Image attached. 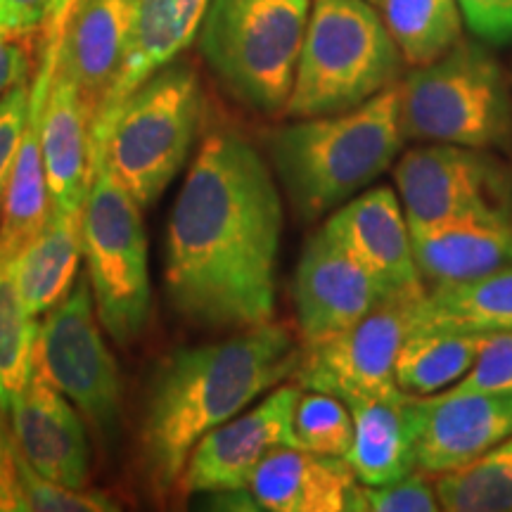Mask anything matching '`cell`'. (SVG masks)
Instances as JSON below:
<instances>
[{
	"instance_id": "1",
	"label": "cell",
	"mask_w": 512,
	"mask_h": 512,
	"mask_svg": "<svg viewBox=\"0 0 512 512\" xmlns=\"http://www.w3.org/2000/svg\"><path fill=\"white\" fill-rule=\"evenodd\" d=\"M283 197L259 150L233 128L202 138L166 226V297L214 330L271 323Z\"/></svg>"
},
{
	"instance_id": "2",
	"label": "cell",
	"mask_w": 512,
	"mask_h": 512,
	"mask_svg": "<svg viewBox=\"0 0 512 512\" xmlns=\"http://www.w3.org/2000/svg\"><path fill=\"white\" fill-rule=\"evenodd\" d=\"M302 339L285 323L238 330L171 351L159 363L140 420V465L159 498L176 491L197 441L294 375Z\"/></svg>"
},
{
	"instance_id": "3",
	"label": "cell",
	"mask_w": 512,
	"mask_h": 512,
	"mask_svg": "<svg viewBox=\"0 0 512 512\" xmlns=\"http://www.w3.org/2000/svg\"><path fill=\"white\" fill-rule=\"evenodd\" d=\"M403 140L399 88L389 86L354 110L280 126L268 147L294 211L313 221L380 178Z\"/></svg>"
},
{
	"instance_id": "4",
	"label": "cell",
	"mask_w": 512,
	"mask_h": 512,
	"mask_svg": "<svg viewBox=\"0 0 512 512\" xmlns=\"http://www.w3.org/2000/svg\"><path fill=\"white\" fill-rule=\"evenodd\" d=\"M401 60L370 0H313L285 117L354 110L394 86Z\"/></svg>"
},
{
	"instance_id": "5",
	"label": "cell",
	"mask_w": 512,
	"mask_h": 512,
	"mask_svg": "<svg viewBox=\"0 0 512 512\" xmlns=\"http://www.w3.org/2000/svg\"><path fill=\"white\" fill-rule=\"evenodd\" d=\"M202 121V83L176 60L133 91L107 124L93 131L107 164L140 207H152L188 162Z\"/></svg>"
},
{
	"instance_id": "6",
	"label": "cell",
	"mask_w": 512,
	"mask_h": 512,
	"mask_svg": "<svg viewBox=\"0 0 512 512\" xmlns=\"http://www.w3.org/2000/svg\"><path fill=\"white\" fill-rule=\"evenodd\" d=\"M311 0H211L197 46L211 72L249 110L285 114Z\"/></svg>"
},
{
	"instance_id": "7",
	"label": "cell",
	"mask_w": 512,
	"mask_h": 512,
	"mask_svg": "<svg viewBox=\"0 0 512 512\" xmlns=\"http://www.w3.org/2000/svg\"><path fill=\"white\" fill-rule=\"evenodd\" d=\"M396 88L403 138L479 150L512 138L508 81L482 46L458 41L434 62L415 67Z\"/></svg>"
},
{
	"instance_id": "8",
	"label": "cell",
	"mask_w": 512,
	"mask_h": 512,
	"mask_svg": "<svg viewBox=\"0 0 512 512\" xmlns=\"http://www.w3.org/2000/svg\"><path fill=\"white\" fill-rule=\"evenodd\" d=\"M81 230L95 311L107 335L126 347L150 323L147 238L143 207L112 174L102 145H93V181L83 204Z\"/></svg>"
},
{
	"instance_id": "9",
	"label": "cell",
	"mask_w": 512,
	"mask_h": 512,
	"mask_svg": "<svg viewBox=\"0 0 512 512\" xmlns=\"http://www.w3.org/2000/svg\"><path fill=\"white\" fill-rule=\"evenodd\" d=\"M98 320L91 280L81 275L41 320L34 370L67 396L102 437H114L121 418V375Z\"/></svg>"
},
{
	"instance_id": "10",
	"label": "cell",
	"mask_w": 512,
	"mask_h": 512,
	"mask_svg": "<svg viewBox=\"0 0 512 512\" xmlns=\"http://www.w3.org/2000/svg\"><path fill=\"white\" fill-rule=\"evenodd\" d=\"M408 226L451 219H510L512 178L479 147L434 143L406 152L394 169Z\"/></svg>"
},
{
	"instance_id": "11",
	"label": "cell",
	"mask_w": 512,
	"mask_h": 512,
	"mask_svg": "<svg viewBox=\"0 0 512 512\" xmlns=\"http://www.w3.org/2000/svg\"><path fill=\"white\" fill-rule=\"evenodd\" d=\"M425 294V292H422ZM392 299L370 311L351 328L318 342H302L294 382L337 399L394 392L399 349L415 330V306L422 297Z\"/></svg>"
},
{
	"instance_id": "12",
	"label": "cell",
	"mask_w": 512,
	"mask_h": 512,
	"mask_svg": "<svg viewBox=\"0 0 512 512\" xmlns=\"http://www.w3.org/2000/svg\"><path fill=\"white\" fill-rule=\"evenodd\" d=\"M302 387L278 384L264 401L211 430L197 441L178 477L176 494H223L247 489L268 453L297 446L292 420Z\"/></svg>"
},
{
	"instance_id": "13",
	"label": "cell",
	"mask_w": 512,
	"mask_h": 512,
	"mask_svg": "<svg viewBox=\"0 0 512 512\" xmlns=\"http://www.w3.org/2000/svg\"><path fill=\"white\" fill-rule=\"evenodd\" d=\"M299 339L318 342L351 328L392 294L325 228L313 233L299 256L292 283Z\"/></svg>"
},
{
	"instance_id": "14",
	"label": "cell",
	"mask_w": 512,
	"mask_h": 512,
	"mask_svg": "<svg viewBox=\"0 0 512 512\" xmlns=\"http://www.w3.org/2000/svg\"><path fill=\"white\" fill-rule=\"evenodd\" d=\"M140 0H72L55 5L57 69L74 81L93 119L112 91L131 46Z\"/></svg>"
},
{
	"instance_id": "15",
	"label": "cell",
	"mask_w": 512,
	"mask_h": 512,
	"mask_svg": "<svg viewBox=\"0 0 512 512\" xmlns=\"http://www.w3.org/2000/svg\"><path fill=\"white\" fill-rule=\"evenodd\" d=\"M323 228L356 256L392 297H418L425 292L413 256L406 211L389 185H377L339 204Z\"/></svg>"
},
{
	"instance_id": "16",
	"label": "cell",
	"mask_w": 512,
	"mask_h": 512,
	"mask_svg": "<svg viewBox=\"0 0 512 512\" xmlns=\"http://www.w3.org/2000/svg\"><path fill=\"white\" fill-rule=\"evenodd\" d=\"M8 418L19 451L36 472L67 489H88L91 446L81 415L46 377L31 373Z\"/></svg>"
},
{
	"instance_id": "17",
	"label": "cell",
	"mask_w": 512,
	"mask_h": 512,
	"mask_svg": "<svg viewBox=\"0 0 512 512\" xmlns=\"http://www.w3.org/2000/svg\"><path fill=\"white\" fill-rule=\"evenodd\" d=\"M41 53L36 60V72L31 76L29 112L19 138L15 166H12L8 190H5L3 209H0V264H10L17 254L36 238L38 230L48 219L50 197L43 164L41 114L46 102L50 81H53L57 62V15L53 12L43 27Z\"/></svg>"
},
{
	"instance_id": "18",
	"label": "cell",
	"mask_w": 512,
	"mask_h": 512,
	"mask_svg": "<svg viewBox=\"0 0 512 512\" xmlns=\"http://www.w3.org/2000/svg\"><path fill=\"white\" fill-rule=\"evenodd\" d=\"M354 420V444L344 458L358 482L382 486L411 475L418 467V437L425 399L396 387L384 394L344 399Z\"/></svg>"
},
{
	"instance_id": "19",
	"label": "cell",
	"mask_w": 512,
	"mask_h": 512,
	"mask_svg": "<svg viewBox=\"0 0 512 512\" xmlns=\"http://www.w3.org/2000/svg\"><path fill=\"white\" fill-rule=\"evenodd\" d=\"M510 437L512 394L427 396L418 437V470L437 477Z\"/></svg>"
},
{
	"instance_id": "20",
	"label": "cell",
	"mask_w": 512,
	"mask_h": 512,
	"mask_svg": "<svg viewBox=\"0 0 512 512\" xmlns=\"http://www.w3.org/2000/svg\"><path fill=\"white\" fill-rule=\"evenodd\" d=\"M41 140L50 209L83 214L93 181V110L57 62L43 102Z\"/></svg>"
},
{
	"instance_id": "21",
	"label": "cell",
	"mask_w": 512,
	"mask_h": 512,
	"mask_svg": "<svg viewBox=\"0 0 512 512\" xmlns=\"http://www.w3.org/2000/svg\"><path fill=\"white\" fill-rule=\"evenodd\" d=\"M356 484L358 477L347 458L280 446L261 460L247 489L256 510L347 512Z\"/></svg>"
},
{
	"instance_id": "22",
	"label": "cell",
	"mask_w": 512,
	"mask_h": 512,
	"mask_svg": "<svg viewBox=\"0 0 512 512\" xmlns=\"http://www.w3.org/2000/svg\"><path fill=\"white\" fill-rule=\"evenodd\" d=\"M209 3L211 0H140L124 67L95 114L93 131L107 124L140 83L174 62L195 41Z\"/></svg>"
},
{
	"instance_id": "23",
	"label": "cell",
	"mask_w": 512,
	"mask_h": 512,
	"mask_svg": "<svg viewBox=\"0 0 512 512\" xmlns=\"http://www.w3.org/2000/svg\"><path fill=\"white\" fill-rule=\"evenodd\" d=\"M408 228L420 275L437 285L472 280L512 264L510 219H451Z\"/></svg>"
},
{
	"instance_id": "24",
	"label": "cell",
	"mask_w": 512,
	"mask_h": 512,
	"mask_svg": "<svg viewBox=\"0 0 512 512\" xmlns=\"http://www.w3.org/2000/svg\"><path fill=\"white\" fill-rule=\"evenodd\" d=\"M83 214L50 209L43 228L12 261L17 290L31 316L41 318L67 297L83 259Z\"/></svg>"
},
{
	"instance_id": "25",
	"label": "cell",
	"mask_w": 512,
	"mask_h": 512,
	"mask_svg": "<svg viewBox=\"0 0 512 512\" xmlns=\"http://www.w3.org/2000/svg\"><path fill=\"white\" fill-rule=\"evenodd\" d=\"M512 332V264L460 283H439L415 306V330ZM413 330V332H415Z\"/></svg>"
},
{
	"instance_id": "26",
	"label": "cell",
	"mask_w": 512,
	"mask_h": 512,
	"mask_svg": "<svg viewBox=\"0 0 512 512\" xmlns=\"http://www.w3.org/2000/svg\"><path fill=\"white\" fill-rule=\"evenodd\" d=\"M484 335L437 328L411 332L396 356V384L415 396H434L453 387L475 363Z\"/></svg>"
},
{
	"instance_id": "27",
	"label": "cell",
	"mask_w": 512,
	"mask_h": 512,
	"mask_svg": "<svg viewBox=\"0 0 512 512\" xmlns=\"http://www.w3.org/2000/svg\"><path fill=\"white\" fill-rule=\"evenodd\" d=\"M114 498L100 491L67 489L36 472L0 420V512H110Z\"/></svg>"
},
{
	"instance_id": "28",
	"label": "cell",
	"mask_w": 512,
	"mask_h": 512,
	"mask_svg": "<svg viewBox=\"0 0 512 512\" xmlns=\"http://www.w3.org/2000/svg\"><path fill=\"white\" fill-rule=\"evenodd\" d=\"M382 19L413 67L430 64L460 41L458 0H382Z\"/></svg>"
},
{
	"instance_id": "29",
	"label": "cell",
	"mask_w": 512,
	"mask_h": 512,
	"mask_svg": "<svg viewBox=\"0 0 512 512\" xmlns=\"http://www.w3.org/2000/svg\"><path fill=\"white\" fill-rule=\"evenodd\" d=\"M437 477L441 510L512 512V437Z\"/></svg>"
},
{
	"instance_id": "30",
	"label": "cell",
	"mask_w": 512,
	"mask_h": 512,
	"mask_svg": "<svg viewBox=\"0 0 512 512\" xmlns=\"http://www.w3.org/2000/svg\"><path fill=\"white\" fill-rule=\"evenodd\" d=\"M36 316H31L17 290L15 275L10 264H0V413L8 415L12 403L27 387L34 373Z\"/></svg>"
},
{
	"instance_id": "31",
	"label": "cell",
	"mask_w": 512,
	"mask_h": 512,
	"mask_svg": "<svg viewBox=\"0 0 512 512\" xmlns=\"http://www.w3.org/2000/svg\"><path fill=\"white\" fill-rule=\"evenodd\" d=\"M294 439L299 448L323 456H347L354 444V420L349 406L325 392L302 394L294 408Z\"/></svg>"
},
{
	"instance_id": "32",
	"label": "cell",
	"mask_w": 512,
	"mask_h": 512,
	"mask_svg": "<svg viewBox=\"0 0 512 512\" xmlns=\"http://www.w3.org/2000/svg\"><path fill=\"white\" fill-rule=\"evenodd\" d=\"M439 498L422 470L382 486L356 484L347 512H437Z\"/></svg>"
},
{
	"instance_id": "33",
	"label": "cell",
	"mask_w": 512,
	"mask_h": 512,
	"mask_svg": "<svg viewBox=\"0 0 512 512\" xmlns=\"http://www.w3.org/2000/svg\"><path fill=\"white\" fill-rule=\"evenodd\" d=\"M439 394H512V332H486L467 375Z\"/></svg>"
},
{
	"instance_id": "34",
	"label": "cell",
	"mask_w": 512,
	"mask_h": 512,
	"mask_svg": "<svg viewBox=\"0 0 512 512\" xmlns=\"http://www.w3.org/2000/svg\"><path fill=\"white\" fill-rule=\"evenodd\" d=\"M29 98L31 76H24L0 98V209H3L5 190H8L12 166H15L24 121H27Z\"/></svg>"
},
{
	"instance_id": "35",
	"label": "cell",
	"mask_w": 512,
	"mask_h": 512,
	"mask_svg": "<svg viewBox=\"0 0 512 512\" xmlns=\"http://www.w3.org/2000/svg\"><path fill=\"white\" fill-rule=\"evenodd\" d=\"M472 34L489 43L512 41V0H458Z\"/></svg>"
},
{
	"instance_id": "36",
	"label": "cell",
	"mask_w": 512,
	"mask_h": 512,
	"mask_svg": "<svg viewBox=\"0 0 512 512\" xmlns=\"http://www.w3.org/2000/svg\"><path fill=\"white\" fill-rule=\"evenodd\" d=\"M55 0H0V34L34 38L53 15Z\"/></svg>"
},
{
	"instance_id": "37",
	"label": "cell",
	"mask_w": 512,
	"mask_h": 512,
	"mask_svg": "<svg viewBox=\"0 0 512 512\" xmlns=\"http://www.w3.org/2000/svg\"><path fill=\"white\" fill-rule=\"evenodd\" d=\"M31 64H34L31 38L0 34V98L24 76H31Z\"/></svg>"
},
{
	"instance_id": "38",
	"label": "cell",
	"mask_w": 512,
	"mask_h": 512,
	"mask_svg": "<svg viewBox=\"0 0 512 512\" xmlns=\"http://www.w3.org/2000/svg\"><path fill=\"white\" fill-rule=\"evenodd\" d=\"M69 3H72V0H55V5H62V8H67Z\"/></svg>"
},
{
	"instance_id": "39",
	"label": "cell",
	"mask_w": 512,
	"mask_h": 512,
	"mask_svg": "<svg viewBox=\"0 0 512 512\" xmlns=\"http://www.w3.org/2000/svg\"><path fill=\"white\" fill-rule=\"evenodd\" d=\"M370 3H373V5H380V3H382V0H370Z\"/></svg>"
},
{
	"instance_id": "40",
	"label": "cell",
	"mask_w": 512,
	"mask_h": 512,
	"mask_svg": "<svg viewBox=\"0 0 512 512\" xmlns=\"http://www.w3.org/2000/svg\"><path fill=\"white\" fill-rule=\"evenodd\" d=\"M510 221H512V214H510Z\"/></svg>"
}]
</instances>
